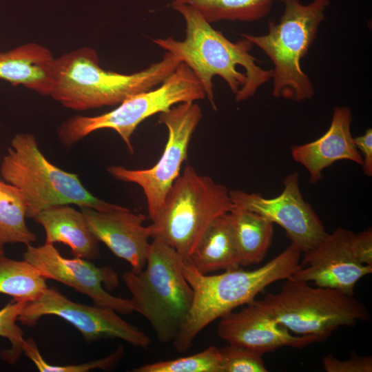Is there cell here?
I'll use <instances>...</instances> for the list:
<instances>
[{
    "label": "cell",
    "mask_w": 372,
    "mask_h": 372,
    "mask_svg": "<svg viewBox=\"0 0 372 372\" xmlns=\"http://www.w3.org/2000/svg\"><path fill=\"white\" fill-rule=\"evenodd\" d=\"M0 172L6 183L22 194L27 218H33L42 210L59 205L72 204L99 211L123 207L96 197L84 187L77 174L50 162L32 134L20 133L12 138Z\"/></svg>",
    "instance_id": "6"
},
{
    "label": "cell",
    "mask_w": 372,
    "mask_h": 372,
    "mask_svg": "<svg viewBox=\"0 0 372 372\" xmlns=\"http://www.w3.org/2000/svg\"><path fill=\"white\" fill-rule=\"evenodd\" d=\"M245 305L240 311H231L219 318L217 334L229 344H238L263 355L285 347L298 349L318 342L313 335H293L258 300Z\"/></svg>",
    "instance_id": "15"
},
{
    "label": "cell",
    "mask_w": 372,
    "mask_h": 372,
    "mask_svg": "<svg viewBox=\"0 0 372 372\" xmlns=\"http://www.w3.org/2000/svg\"><path fill=\"white\" fill-rule=\"evenodd\" d=\"M351 121L349 107H335L329 127L322 136L313 141L291 147L293 159L307 170L311 183L320 180L323 170L336 161L348 160L362 165V156L351 134Z\"/></svg>",
    "instance_id": "17"
},
{
    "label": "cell",
    "mask_w": 372,
    "mask_h": 372,
    "mask_svg": "<svg viewBox=\"0 0 372 372\" xmlns=\"http://www.w3.org/2000/svg\"><path fill=\"white\" fill-rule=\"evenodd\" d=\"M4 256V251L3 247H0V257Z\"/></svg>",
    "instance_id": "32"
},
{
    "label": "cell",
    "mask_w": 372,
    "mask_h": 372,
    "mask_svg": "<svg viewBox=\"0 0 372 372\" xmlns=\"http://www.w3.org/2000/svg\"><path fill=\"white\" fill-rule=\"evenodd\" d=\"M358 149L363 155L362 165L364 173L367 176H372V130L369 128L363 135L353 138Z\"/></svg>",
    "instance_id": "31"
},
{
    "label": "cell",
    "mask_w": 372,
    "mask_h": 372,
    "mask_svg": "<svg viewBox=\"0 0 372 372\" xmlns=\"http://www.w3.org/2000/svg\"><path fill=\"white\" fill-rule=\"evenodd\" d=\"M229 192L225 185L187 166L147 226L150 238L160 239L183 258H189L210 224L233 208Z\"/></svg>",
    "instance_id": "7"
},
{
    "label": "cell",
    "mask_w": 372,
    "mask_h": 372,
    "mask_svg": "<svg viewBox=\"0 0 372 372\" xmlns=\"http://www.w3.org/2000/svg\"><path fill=\"white\" fill-rule=\"evenodd\" d=\"M23 353L30 359L39 371L45 372H87L100 369H114L124 355V349L119 346L116 351L107 356L82 364L68 365H52L48 363L39 351L36 342L32 338L25 340Z\"/></svg>",
    "instance_id": "26"
},
{
    "label": "cell",
    "mask_w": 372,
    "mask_h": 372,
    "mask_svg": "<svg viewBox=\"0 0 372 372\" xmlns=\"http://www.w3.org/2000/svg\"><path fill=\"white\" fill-rule=\"evenodd\" d=\"M354 233L338 227L314 249L304 253L298 269L289 278L353 296L356 283L371 273L372 266L360 262L354 252Z\"/></svg>",
    "instance_id": "14"
},
{
    "label": "cell",
    "mask_w": 372,
    "mask_h": 372,
    "mask_svg": "<svg viewBox=\"0 0 372 372\" xmlns=\"http://www.w3.org/2000/svg\"><path fill=\"white\" fill-rule=\"evenodd\" d=\"M258 300L290 332L313 335L318 342L340 327L370 320L366 306L353 296L291 278L286 279L277 293H267Z\"/></svg>",
    "instance_id": "8"
},
{
    "label": "cell",
    "mask_w": 372,
    "mask_h": 372,
    "mask_svg": "<svg viewBox=\"0 0 372 372\" xmlns=\"http://www.w3.org/2000/svg\"><path fill=\"white\" fill-rule=\"evenodd\" d=\"M45 279L28 261L0 257V293L14 301L38 300L48 289Z\"/></svg>",
    "instance_id": "22"
},
{
    "label": "cell",
    "mask_w": 372,
    "mask_h": 372,
    "mask_svg": "<svg viewBox=\"0 0 372 372\" xmlns=\"http://www.w3.org/2000/svg\"><path fill=\"white\" fill-rule=\"evenodd\" d=\"M180 63L166 52L160 61L143 70L121 74L102 68L97 52L82 47L54 59L50 96L64 107L79 111L119 105L159 85Z\"/></svg>",
    "instance_id": "3"
},
{
    "label": "cell",
    "mask_w": 372,
    "mask_h": 372,
    "mask_svg": "<svg viewBox=\"0 0 372 372\" xmlns=\"http://www.w3.org/2000/svg\"><path fill=\"white\" fill-rule=\"evenodd\" d=\"M134 372H221L218 348L211 346L186 357L145 364Z\"/></svg>",
    "instance_id": "25"
},
{
    "label": "cell",
    "mask_w": 372,
    "mask_h": 372,
    "mask_svg": "<svg viewBox=\"0 0 372 372\" xmlns=\"http://www.w3.org/2000/svg\"><path fill=\"white\" fill-rule=\"evenodd\" d=\"M201 118L200 106L192 101L178 103L161 112L159 123L166 126L168 138L158 161L148 169H132L120 165L107 169L116 179L137 184L142 188L152 221L158 214L167 193L180 176L190 140Z\"/></svg>",
    "instance_id": "10"
},
{
    "label": "cell",
    "mask_w": 372,
    "mask_h": 372,
    "mask_svg": "<svg viewBox=\"0 0 372 372\" xmlns=\"http://www.w3.org/2000/svg\"><path fill=\"white\" fill-rule=\"evenodd\" d=\"M281 194L266 198L259 193L229 192L234 206L261 215L283 228L291 244L306 253L317 247L328 233L312 207L303 198L296 172L283 180Z\"/></svg>",
    "instance_id": "12"
},
{
    "label": "cell",
    "mask_w": 372,
    "mask_h": 372,
    "mask_svg": "<svg viewBox=\"0 0 372 372\" xmlns=\"http://www.w3.org/2000/svg\"><path fill=\"white\" fill-rule=\"evenodd\" d=\"M172 6L185 20V39L178 41L167 37L154 39L153 42L192 70L213 110H217L214 76H220L225 81L238 103L253 96L271 79L272 69L260 68L251 54L253 43L250 41L245 38L237 42L229 41L190 5L174 1Z\"/></svg>",
    "instance_id": "1"
},
{
    "label": "cell",
    "mask_w": 372,
    "mask_h": 372,
    "mask_svg": "<svg viewBox=\"0 0 372 372\" xmlns=\"http://www.w3.org/2000/svg\"><path fill=\"white\" fill-rule=\"evenodd\" d=\"M301 251L291 244L262 266L254 270L236 269L216 275L199 272L188 258H180V267L193 290L189 311L172 342L186 352L198 334L213 321L247 304L271 284L289 278L300 266Z\"/></svg>",
    "instance_id": "2"
},
{
    "label": "cell",
    "mask_w": 372,
    "mask_h": 372,
    "mask_svg": "<svg viewBox=\"0 0 372 372\" xmlns=\"http://www.w3.org/2000/svg\"><path fill=\"white\" fill-rule=\"evenodd\" d=\"M322 365L327 372H371L372 358L352 352L349 359L340 360L329 353L323 358Z\"/></svg>",
    "instance_id": "29"
},
{
    "label": "cell",
    "mask_w": 372,
    "mask_h": 372,
    "mask_svg": "<svg viewBox=\"0 0 372 372\" xmlns=\"http://www.w3.org/2000/svg\"><path fill=\"white\" fill-rule=\"evenodd\" d=\"M180 256L158 238L150 242L145 268L125 271L134 311L143 316L162 343L172 342L192 306L193 290L180 267Z\"/></svg>",
    "instance_id": "5"
},
{
    "label": "cell",
    "mask_w": 372,
    "mask_h": 372,
    "mask_svg": "<svg viewBox=\"0 0 372 372\" xmlns=\"http://www.w3.org/2000/svg\"><path fill=\"white\" fill-rule=\"evenodd\" d=\"M221 372H267L262 355L247 347L229 344L218 348Z\"/></svg>",
    "instance_id": "28"
},
{
    "label": "cell",
    "mask_w": 372,
    "mask_h": 372,
    "mask_svg": "<svg viewBox=\"0 0 372 372\" xmlns=\"http://www.w3.org/2000/svg\"><path fill=\"white\" fill-rule=\"evenodd\" d=\"M230 214L240 265L261 262L271 244L273 223L255 212L234 206Z\"/></svg>",
    "instance_id": "21"
},
{
    "label": "cell",
    "mask_w": 372,
    "mask_h": 372,
    "mask_svg": "<svg viewBox=\"0 0 372 372\" xmlns=\"http://www.w3.org/2000/svg\"><path fill=\"white\" fill-rule=\"evenodd\" d=\"M196 8L209 23L220 21H254L266 17L281 0H174Z\"/></svg>",
    "instance_id": "24"
},
{
    "label": "cell",
    "mask_w": 372,
    "mask_h": 372,
    "mask_svg": "<svg viewBox=\"0 0 372 372\" xmlns=\"http://www.w3.org/2000/svg\"><path fill=\"white\" fill-rule=\"evenodd\" d=\"M48 315L56 316L70 323L87 342L118 338L145 349L151 343L145 332L125 321L114 309L73 302L53 287H48L38 300L27 302L18 320L33 327L42 316Z\"/></svg>",
    "instance_id": "11"
},
{
    "label": "cell",
    "mask_w": 372,
    "mask_h": 372,
    "mask_svg": "<svg viewBox=\"0 0 372 372\" xmlns=\"http://www.w3.org/2000/svg\"><path fill=\"white\" fill-rule=\"evenodd\" d=\"M45 233V242L63 243L74 257L89 260L100 257L99 240L87 227L85 216L69 205H59L42 210L34 218Z\"/></svg>",
    "instance_id": "19"
},
{
    "label": "cell",
    "mask_w": 372,
    "mask_h": 372,
    "mask_svg": "<svg viewBox=\"0 0 372 372\" xmlns=\"http://www.w3.org/2000/svg\"><path fill=\"white\" fill-rule=\"evenodd\" d=\"M23 259L31 264L45 279H52L74 288L88 296L94 305L110 307L117 313L129 314L134 311L130 299L114 296L109 289L119 285L116 272L110 266L97 267L90 260L61 256L54 244L27 245Z\"/></svg>",
    "instance_id": "13"
},
{
    "label": "cell",
    "mask_w": 372,
    "mask_h": 372,
    "mask_svg": "<svg viewBox=\"0 0 372 372\" xmlns=\"http://www.w3.org/2000/svg\"><path fill=\"white\" fill-rule=\"evenodd\" d=\"M27 206L20 191L4 183L0 189V247L8 243L34 242L37 236L26 225Z\"/></svg>",
    "instance_id": "23"
},
{
    "label": "cell",
    "mask_w": 372,
    "mask_h": 372,
    "mask_svg": "<svg viewBox=\"0 0 372 372\" xmlns=\"http://www.w3.org/2000/svg\"><path fill=\"white\" fill-rule=\"evenodd\" d=\"M87 227L99 242L104 243L118 258L126 260L132 271L138 273L145 267L150 245L145 215L125 207L99 211L81 207Z\"/></svg>",
    "instance_id": "16"
},
{
    "label": "cell",
    "mask_w": 372,
    "mask_h": 372,
    "mask_svg": "<svg viewBox=\"0 0 372 372\" xmlns=\"http://www.w3.org/2000/svg\"><path fill=\"white\" fill-rule=\"evenodd\" d=\"M352 245L356 257L364 265L372 266V229L371 227L358 234H354Z\"/></svg>",
    "instance_id": "30"
},
{
    "label": "cell",
    "mask_w": 372,
    "mask_h": 372,
    "mask_svg": "<svg viewBox=\"0 0 372 372\" xmlns=\"http://www.w3.org/2000/svg\"><path fill=\"white\" fill-rule=\"evenodd\" d=\"M188 259L203 274L240 267V258L230 211L219 216L210 224Z\"/></svg>",
    "instance_id": "20"
},
{
    "label": "cell",
    "mask_w": 372,
    "mask_h": 372,
    "mask_svg": "<svg viewBox=\"0 0 372 372\" xmlns=\"http://www.w3.org/2000/svg\"><path fill=\"white\" fill-rule=\"evenodd\" d=\"M26 303L13 300L0 309V337L6 338L11 343V348L2 351L1 356L9 364H15L23 353L25 339L17 321Z\"/></svg>",
    "instance_id": "27"
},
{
    "label": "cell",
    "mask_w": 372,
    "mask_h": 372,
    "mask_svg": "<svg viewBox=\"0 0 372 372\" xmlns=\"http://www.w3.org/2000/svg\"><path fill=\"white\" fill-rule=\"evenodd\" d=\"M54 59L49 49L34 42L0 52V79L50 96Z\"/></svg>",
    "instance_id": "18"
},
{
    "label": "cell",
    "mask_w": 372,
    "mask_h": 372,
    "mask_svg": "<svg viewBox=\"0 0 372 372\" xmlns=\"http://www.w3.org/2000/svg\"><path fill=\"white\" fill-rule=\"evenodd\" d=\"M206 97L204 89L192 70L180 62L158 87L133 95L108 112L94 116H74L58 129L63 144L72 145L101 129L116 131L134 152L132 136L138 125L148 117L167 111L176 104L195 102Z\"/></svg>",
    "instance_id": "9"
},
{
    "label": "cell",
    "mask_w": 372,
    "mask_h": 372,
    "mask_svg": "<svg viewBox=\"0 0 372 372\" xmlns=\"http://www.w3.org/2000/svg\"><path fill=\"white\" fill-rule=\"evenodd\" d=\"M284 11L278 22H269L263 35L242 34L243 38L261 49L273 65L272 94L296 102L311 99L314 85L300 67L325 18L330 0H281Z\"/></svg>",
    "instance_id": "4"
}]
</instances>
